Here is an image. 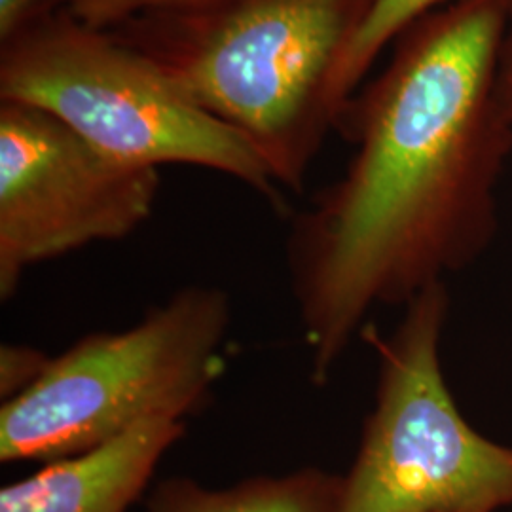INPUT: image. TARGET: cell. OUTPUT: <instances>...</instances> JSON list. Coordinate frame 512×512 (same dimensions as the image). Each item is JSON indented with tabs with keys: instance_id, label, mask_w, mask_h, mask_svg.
Listing matches in <instances>:
<instances>
[{
	"instance_id": "cell-14",
	"label": "cell",
	"mask_w": 512,
	"mask_h": 512,
	"mask_svg": "<svg viewBox=\"0 0 512 512\" xmlns=\"http://www.w3.org/2000/svg\"><path fill=\"white\" fill-rule=\"evenodd\" d=\"M454 512H480V511H454Z\"/></svg>"
},
{
	"instance_id": "cell-8",
	"label": "cell",
	"mask_w": 512,
	"mask_h": 512,
	"mask_svg": "<svg viewBox=\"0 0 512 512\" xmlns=\"http://www.w3.org/2000/svg\"><path fill=\"white\" fill-rule=\"evenodd\" d=\"M340 490L342 475L317 467L253 476L228 488L175 476L156 486L147 512H336Z\"/></svg>"
},
{
	"instance_id": "cell-6",
	"label": "cell",
	"mask_w": 512,
	"mask_h": 512,
	"mask_svg": "<svg viewBox=\"0 0 512 512\" xmlns=\"http://www.w3.org/2000/svg\"><path fill=\"white\" fill-rule=\"evenodd\" d=\"M160 171L99 152L44 110L0 101V298L38 264L147 222Z\"/></svg>"
},
{
	"instance_id": "cell-9",
	"label": "cell",
	"mask_w": 512,
	"mask_h": 512,
	"mask_svg": "<svg viewBox=\"0 0 512 512\" xmlns=\"http://www.w3.org/2000/svg\"><path fill=\"white\" fill-rule=\"evenodd\" d=\"M442 2L446 0H372L332 78L330 105L336 122L385 46L403 37L420 19L439 10Z\"/></svg>"
},
{
	"instance_id": "cell-3",
	"label": "cell",
	"mask_w": 512,
	"mask_h": 512,
	"mask_svg": "<svg viewBox=\"0 0 512 512\" xmlns=\"http://www.w3.org/2000/svg\"><path fill=\"white\" fill-rule=\"evenodd\" d=\"M230 327L228 293L190 285L128 329L82 336L0 406V461L48 463L143 421L188 420L226 372Z\"/></svg>"
},
{
	"instance_id": "cell-5",
	"label": "cell",
	"mask_w": 512,
	"mask_h": 512,
	"mask_svg": "<svg viewBox=\"0 0 512 512\" xmlns=\"http://www.w3.org/2000/svg\"><path fill=\"white\" fill-rule=\"evenodd\" d=\"M450 310L444 281L404 306L393 334L368 323L378 351L374 408L336 512H494L512 507V446L480 435L459 412L440 365Z\"/></svg>"
},
{
	"instance_id": "cell-2",
	"label": "cell",
	"mask_w": 512,
	"mask_h": 512,
	"mask_svg": "<svg viewBox=\"0 0 512 512\" xmlns=\"http://www.w3.org/2000/svg\"><path fill=\"white\" fill-rule=\"evenodd\" d=\"M372 0H226L154 14L118 35L300 192L336 116L330 86Z\"/></svg>"
},
{
	"instance_id": "cell-11",
	"label": "cell",
	"mask_w": 512,
	"mask_h": 512,
	"mask_svg": "<svg viewBox=\"0 0 512 512\" xmlns=\"http://www.w3.org/2000/svg\"><path fill=\"white\" fill-rule=\"evenodd\" d=\"M50 355L40 349L8 344L0 349V397L2 403L16 399L37 382L50 363Z\"/></svg>"
},
{
	"instance_id": "cell-7",
	"label": "cell",
	"mask_w": 512,
	"mask_h": 512,
	"mask_svg": "<svg viewBox=\"0 0 512 512\" xmlns=\"http://www.w3.org/2000/svg\"><path fill=\"white\" fill-rule=\"evenodd\" d=\"M186 421L154 418L0 488V512H129Z\"/></svg>"
},
{
	"instance_id": "cell-1",
	"label": "cell",
	"mask_w": 512,
	"mask_h": 512,
	"mask_svg": "<svg viewBox=\"0 0 512 512\" xmlns=\"http://www.w3.org/2000/svg\"><path fill=\"white\" fill-rule=\"evenodd\" d=\"M505 25L507 0H450L340 112L357 152L287 243L311 384H329L372 311L406 306L492 243L512 154L495 95Z\"/></svg>"
},
{
	"instance_id": "cell-4",
	"label": "cell",
	"mask_w": 512,
	"mask_h": 512,
	"mask_svg": "<svg viewBox=\"0 0 512 512\" xmlns=\"http://www.w3.org/2000/svg\"><path fill=\"white\" fill-rule=\"evenodd\" d=\"M0 101L44 110L122 164L196 165L287 203L236 129L198 107L145 52L63 10L2 44Z\"/></svg>"
},
{
	"instance_id": "cell-12",
	"label": "cell",
	"mask_w": 512,
	"mask_h": 512,
	"mask_svg": "<svg viewBox=\"0 0 512 512\" xmlns=\"http://www.w3.org/2000/svg\"><path fill=\"white\" fill-rule=\"evenodd\" d=\"M63 0H0V42H8L38 19L61 8Z\"/></svg>"
},
{
	"instance_id": "cell-13",
	"label": "cell",
	"mask_w": 512,
	"mask_h": 512,
	"mask_svg": "<svg viewBox=\"0 0 512 512\" xmlns=\"http://www.w3.org/2000/svg\"><path fill=\"white\" fill-rule=\"evenodd\" d=\"M495 95L499 109L505 114V118L512 122V0H507V25L497 61Z\"/></svg>"
},
{
	"instance_id": "cell-10",
	"label": "cell",
	"mask_w": 512,
	"mask_h": 512,
	"mask_svg": "<svg viewBox=\"0 0 512 512\" xmlns=\"http://www.w3.org/2000/svg\"><path fill=\"white\" fill-rule=\"evenodd\" d=\"M226 0H63V12L97 29H114L131 19L209 8Z\"/></svg>"
}]
</instances>
